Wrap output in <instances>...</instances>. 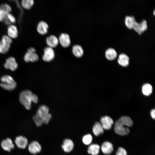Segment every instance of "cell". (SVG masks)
Instances as JSON below:
<instances>
[{
	"mask_svg": "<svg viewBox=\"0 0 155 155\" xmlns=\"http://www.w3.org/2000/svg\"><path fill=\"white\" fill-rule=\"evenodd\" d=\"M117 61L118 64L121 66L126 67L129 64V58L126 54L122 53L119 55Z\"/></svg>",
	"mask_w": 155,
	"mask_h": 155,
	"instance_id": "e0dca14e",
	"label": "cell"
},
{
	"mask_svg": "<svg viewBox=\"0 0 155 155\" xmlns=\"http://www.w3.org/2000/svg\"><path fill=\"white\" fill-rule=\"evenodd\" d=\"M116 155H127V152L123 148L119 147L118 148Z\"/></svg>",
	"mask_w": 155,
	"mask_h": 155,
	"instance_id": "1f68e13d",
	"label": "cell"
},
{
	"mask_svg": "<svg viewBox=\"0 0 155 155\" xmlns=\"http://www.w3.org/2000/svg\"><path fill=\"white\" fill-rule=\"evenodd\" d=\"M12 42V39L7 35H3L0 40V54L7 53L10 48Z\"/></svg>",
	"mask_w": 155,
	"mask_h": 155,
	"instance_id": "5b68a950",
	"label": "cell"
},
{
	"mask_svg": "<svg viewBox=\"0 0 155 155\" xmlns=\"http://www.w3.org/2000/svg\"><path fill=\"white\" fill-rule=\"evenodd\" d=\"M36 49L33 47H30L27 49L24 56V61L26 63L34 62L39 59V57L36 53Z\"/></svg>",
	"mask_w": 155,
	"mask_h": 155,
	"instance_id": "8992f818",
	"label": "cell"
},
{
	"mask_svg": "<svg viewBox=\"0 0 155 155\" xmlns=\"http://www.w3.org/2000/svg\"><path fill=\"white\" fill-rule=\"evenodd\" d=\"M143 94L146 96H148L152 93V86L148 83L145 84L142 87Z\"/></svg>",
	"mask_w": 155,
	"mask_h": 155,
	"instance_id": "4316f807",
	"label": "cell"
},
{
	"mask_svg": "<svg viewBox=\"0 0 155 155\" xmlns=\"http://www.w3.org/2000/svg\"><path fill=\"white\" fill-rule=\"evenodd\" d=\"M48 107L44 105L40 106L35 114L42 121L43 123L48 124L52 118L51 115L49 113Z\"/></svg>",
	"mask_w": 155,
	"mask_h": 155,
	"instance_id": "277c9868",
	"label": "cell"
},
{
	"mask_svg": "<svg viewBox=\"0 0 155 155\" xmlns=\"http://www.w3.org/2000/svg\"><path fill=\"white\" fill-rule=\"evenodd\" d=\"M135 18L133 16H127L125 18V24L126 27L129 29H132L133 26L135 21Z\"/></svg>",
	"mask_w": 155,
	"mask_h": 155,
	"instance_id": "d4e9b609",
	"label": "cell"
},
{
	"mask_svg": "<svg viewBox=\"0 0 155 155\" xmlns=\"http://www.w3.org/2000/svg\"><path fill=\"white\" fill-rule=\"evenodd\" d=\"M105 55L107 60L112 61L114 60L117 58V54L116 51L114 49L110 48L106 51Z\"/></svg>",
	"mask_w": 155,
	"mask_h": 155,
	"instance_id": "44dd1931",
	"label": "cell"
},
{
	"mask_svg": "<svg viewBox=\"0 0 155 155\" xmlns=\"http://www.w3.org/2000/svg\"><path fill=\"white\" fill-rule=\"evenodd\" d=\"M49 26L48 24L44 21H40L38 23L36 28L38 32L40 34L43 35L48 32Z\"/></svg>",
	"mask_w": 155,
	"mask_h": 155,
	"instance_id": "ac0fdd59",
	"label": "cell"
},
{
	"mask_svg": "<svg viewBox=\"0 0 155 155\" xmlns=\"http://www.w3.org/2000/svg\"><path fill=\"white\" fill-rule=\"evenodd\" d=\"M133 124L132 120L129 117L122 116L115 123L114 126V131L116 133L121 135H127L130 132L129 127H131Z\"/></svg>",
	"mask_w": 155,
	"mask_h": 155,
	"instance_id": "6da1fadb",
	"label": "cell"
},
{
	"mask_svg": "<svg viewBox=\"0 0 155 155\" xmlns=\"http://www.w3.org/2000/svg\"><path fill=\"white\" fill-rule=\"evenodd\" d=\"M15 142L17 147L20 149H25L28 144L27 139L25 136L20 135L17 137Z\"/></svg>",
	"mask_w": 155,
	"mask_h": 155,
	"instance_id": "8fae6325",
	"label": "cell"
},
{
	"mask_svg": "<svg viewBox=\"0 0 155 155\" xmlns=\"http://www.w3.org/2000/svg\"><path fill=\"white\" fill-rule=\"evenodd\" d=\"M0 80L2 82L0 83V86L5 90L12 91L16 87V82L10 75H3L1 77Z\"/></svg>",
	"mask_w": 155,
	"mask_h": 155,
	"instance_id": "3957f363",
	"label": "cell"
},
{
	"mask_svg": "<svg viewBox=\"0 0 155 155\" xmlns=\"http://www.w3.org/2000/svg\"><path fill=\"white\" fill-rule=\"evenodd\" d=\"M101 148L103 153L106 155L111 154L113 151V144L108 141L103 142L101 145Z\"/></svg>",
	"mask_w": 155,
	"mask_h": 155,
	"instance_id": "2e32d148",
	"label": "cell"
},
{
	"mask_svg": "<svg viewBox=\"0 0 155 155\" xmlns=\"http://www.w3.org/2000/svg\"><path fill=\"white\" fill-rule=\"evenodd\" d=\"M19 100L20 102L25 108L29 110L31 107L32 102L37 103L38 102V98L36 95L33 94L30 90H26L20 92Z\"/></svg>",
	"mask_w": 155,
	"mask_h": 155,
	"instance_id": "7a4b0ae2",
	"label": "cell"
},
{
	"mask_svg": "<svg viewBox=\"0 0 155 155\" xmlns=\"http://www.w3.org/2000/svg\"><path fill=\"white\" fill-rule=\"evenodd\" d=\"M154 15H155V10L154 11Z\"/></svg>",
	"mask_w": 155,
	"mask_h": 155,
	"instance_id": "e575fe53",
	"label": "cell"
},
{
	"mask_svg": "<svg viewBox=\"0 0 155 155\" xmlns=\"http://www.w3.org/2000/svg\"><path fill=\"white\" fill-rule=\"evenodd\" d=\"M44 52L42 56V59L44 61L49 62L54 59L55 53L52 48L49 46L46 47L44 49Z\"/></svg>",
	"mask_w": 155,
	"mask_h": 155,
	"instance_id": "9c48e42d",
	"label": "cell"
},
{
	"mask_svg": "<svg viewBox=\"0 0 155 155\" xmlns=\"http://www.w3.org/2000/svg\"><path fill=\"white\" fill-rule=\"evenodd\" d=\"M4 66L6 69L14 71L18 68V65L15 58L13 57L10 56L6 59Z\"/></svg>",
	"mask_w": 155,
	"mask_h": 155,
	"instance_id": "ba28073f",
	"label": "cell"
},
{
	"mask_svg": "<svg viewBox=\"0 0 155 155\" xmlns=\"http://www.w3.org/2000/svg\"><path fill=\"white\" fill-rule=\"evenodd\" d=\"M7 13L3 10L0 9V22H3Z\"/></svg>",
	"mask_w": 155,
	"mask_h": 155,
	"instance_id": "d6a6232c",
	"label": "cell"
},
{
	"mask_svg": "<svg viewBox=\"0 0 155 155\" xmlns=\"http://www.w3.org/2000/svg\"><path fill=\"white\" fill-rule=\"evenodd\" d=\"M100 122L104 129L105 130H110L113 124V120L107 116L102 117L100 119Z\"/></svg>",
	"mask_w": 155,
	"mask_h": 155,
	"instance_id": "7c38bea8",
	"label": "cell"
},
{
	"mask_svg": "<svg viewBox=\"0 0 155 155\" xmlns=\"http://www.w3.org/2000/svg\"><path fill=\"white\" fill-rule=\"evenodd\" d=\"M1 145L3 150L8 152H10L15 147L12 140L9 138L3 140L1 142Z\"/></svg>",
	"mask_w": 155,
	"mask_h": 155,
	"instance_id": "5bb4252c",
	"label": "cell"
},
{
	"mask_svg": "<svg viewBox=\"0 0 155 155\" xmlns=\"http://www.w3.org/2000/svg\"><path fill=\"white\" fill-rule=\"evenodd\" d=\"M21 3L23 7L26 9L29 10L33 6L34 1V0H22Z\"/></svg>",
	"mask_w": 155,
	"mask_h": 155,
	"instance_id": "83f0119b",
	"label": "cell"
},
{
	"mask_svg": "<svg viewBox=\"0 0 155 155\" xmlns=\"http://www.w3.org/2000/svg\"><path fill=\"white\" fill-rule=\"evenodd\" d=\"M7 35L11 39L17 38L18 35V30L17 26L14 24L8 26L7 28Z\"/></svg>",
	"mask_w": 155,
	"mask_h": 155,
	"instance_id": "4fadbf2b",
	"label": "cell"
},
{
	"mask_svg": "<svg viewBox=\"0 0 155 155\" xmlns=\"http://www.w3.org/2000/svg\"><path fill=\"white\" fill-rule=\"evenodd\" d=\"M3 22L5 24L8 26L14 24L16 22L15 17L10 13L7 14L6 17Z\"/></svg>",
	"mask_w": 155,
	"mask_h": 155,
	"instance_id": "484cf974",
	"label": "cell"
},
{
	"mask_svg": "<svg viewBox=\"0 0 155 155\" xmlns=\"http://www.w3.org/2000/svg\"><path fill=\"white\" fill-rule=\"evenodd\" d=\"M100 147L96 144L90 145L88 147L87 150L88 153L91 155H98L99 152Z\"/></svg>",
	"mask_w": 155,
	"mask_h": 155,
	"instance_id": "cb8c5ba5",
	"label": "cell"
},
{
	"mask_svg": "<svg viewBox=\"0 0 155 155\" xmlns=\"http://www.w3.org/2000/svg\"><path fill=\"white\" fill-rule=\"evenodd\" d=\"M33 120L38 127L41 126L43 123L42 121L36 115L33 116Z\"/></svg>",
	"mask_w": 155,
	"mask_h": 155,
	"instance_id": "4dcf8cb0",
	"label": "cell"
},
{
	"mask_svg": "<svg viewBox=\"0 0 155 155\" xmlns=\"http://www.w3.org/2000/svg\"><path fill=\"white\" fill-rule=\"evenodd\" d=\"M28 149L32 154H36L40 152L42 147L40 144L37 141L31 142L28 145Z\"/></svg>",
	"mask_w": 155,
	"mask_h": 155,
	"instance_id": "30bf717a",
	"label": "cell"
},
{
	"mask_svg": "<svg viewBox=\"0 0 155 155\" xmlns=\"http://www.w3.org/2000/svg\"><path fill=\"white\" fill-rule=\"evenodd\" d=\"M0 9L3 10L7 13H10L12 10L10 6L7 3H3L0 5Z\"/></svg>",
	"mask_w": 155,
	"mask_h": 155,
	"instance_id": "f546056e",
	"label": "cell"
},
{
	"mask_svg": "<svg viewBox=\"0 0 155 155\" xmlns=\"http://www.w3.org/2000/svg\"><path fill=\"white\" fill-rule=\"evenodd\" d=\"M148 29L146 21L144 20L141 22L138 23L136 21L134 22L132 28L136 32L140 35L142 34Z\"/></svg>",
	"mask_w": 155,
	"mask_h": 155,
	"instance_id": "52a82bcc",
	"label": "cell"
},
{
	"mask_svg": "<svg viewBox=\"0 0 155 155\" xmlns=\"http://www.w3.org/2000/svg\"><path fill=\"white\" fill-rule=\"evenodd\" d=\"M150 114L152 118L154 119L155 118V110L154 109H152L151 111Z\"/></svg>",
	"mask_w": 155,
	"mask_h": 155,
	"instance_id": "836d02e7",
	"label": "cell"
},
{
	"mask_svg": "<svg viewBox=\"0 0 155 155\" xmlns=\"http://www.w3.org/2000/svg\"><path fill=\"white\" fill-rule=\"evenodd\" d=\"M72 52L73 55L76 57H81L84 54V50L82 47L79 45H75L72 47Z\"/></svg>",
	"mask_w": 155,
	"mask_h": 155,
	"instance_id": "603a6c76",
	"label": "cell"
},
{
	"mask_svg": "<svg viewBox=\"0 0 155 155\" xmlns=\"http://www.w3.org/2000/svg\"><path fill=\"white\" fill-rule=\"evenodd\" d=\"M59 42L64 47H67L71 43L69 35L67 33L61 34L59 37Z\"/></svg>",
	"mask_w": 155,
	"mask_h": 155,
	"instance_id": "9a60e30c",
	"label": "cell"
},
{
	"mask_svg": "<svg viewBox=\"0 0 155 155\" xmlns=\"http://www.w3.org/2000/svg\"><path fill=\"white\" fill-rule=\"evenodd\" d=\"M104 130L101 123L98 122L95 123L92 128L94 134L97 136L102 134L104 133Z\"/></svg>",
	"mask_w": 155,
	"mask_h": 155,
	"instance_id": "7402d4cb",
	"label": "cell"
},
{
	"mask_svg": "<svg viewBox=\"0 0 155 155\" xmlns=\"http://www.w3.org/2000/svg\"><path fill=\"white\" fill-rule=\"evenodd\" d=\"M46 42L48 46L52 48L56 47L59 42L58 38L54 35H51L47 37Z\"/></svg>",
	"mask_w": 155,
	"mask_h": 155,
	"instance_id": "ffe728a7",
	"label": "cell"
},
{
	"mask_svg": "<svg viewBox=\"0 0 155 155\" xmlns=\"http://www.w3.org/2000/svg\"><path fill=\"white\" fill-rule=\"evenodd\" d=\"M92 140V137L90 134L85 135L82 138L83 143L86 145L90 144L91 143Z\"/></svg>",
	"mask_w": 155,
	"mask_h": 155,
	"instance_id": "f1b7e54d",
	"label": "cell"
},
{
	"mask_svg": "<svg viewBox=\"0 0 155 155\" xmlns=\"http://www.w3.org/2000/svg\"><path fill=\"white\" fill-rule=\"evenodd\" d=\"M73 142L69 139H65L61 147L63 150L66 152H69L73 149L74 147Z\"/></svg>",
	"mask_w": 155,
	"mask_h": 155,
	"instance_id": "d6986e66",
	"label": "cell"
}]
</instances>
